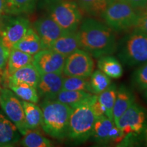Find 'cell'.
I'll return each mask as SVG.
<instances>
[{"label": "cell", "instance_id": "6da1fadb", "mask_svg": "<svg viewBox=\"0 0 147 147\" xmlns=\"http://www.w3.org/2000/svg\"><path fill=\"white\" fill-rule=\"evenodd\" d=\"M77 32L80 49L93 57L98 59L117 52L118 42L115 31L106 23L92 18H85L81 21Z\"/></svg>", "mask_w": 147, "mask_h": 147}, {"label": "cell", "instance_id": "7a4b0ae2", "mask_svg": "<svg viewBox=\"0 0 147 147\" xmlns=\"http://www.w3.org/2000/svg\"><path fill=\"white\" fill-rule=\"evenodd\" d=\"M41 127L48 136L58 140L67 138L69 117L73 109L56 100H42Z\"/></svg>", "mask_w": 147, "mask_h": 147}, {"label": "cell", "instance_id": "3957f363", "mask_svg": "<svg viewBox=\"0 0 147 147\" xmlns=\"http://www.w3.org/2000/svg\"><path fill=\"white\" fill-rule=\"evenodd\" d=\"M48 15L66 32H76L82 21L80 8L72 0H44Z\"/></svg>", "mask_w": 147, "mask_h": 147}, {"label": "cell", "instance_id": "277c9868", "mask_svg": "<svg viewBox=\"0 0 147 147\" xmlns=\"http://www.w3.org/2000/svg\"><path fill=\"white\" fill-rule=\"evenodd\" d=\"M118 57L124 64L134 67L147 62V34L136 29L118 42Z\"/></svg>", "mask_w": 147, "mask_h": 147}, {"label": "cell", "instance_id": "5b68a950", "mask_svg": "<svg viewBox=\"0 0 147 147\" xmlns=\"http://www.w3.org/2000/svg\"><path fill=\"white\" fill-rule=\"evenodd\" d=\"M96 98L91 102L82 104L73 109L69 117L67 138L80 144L86 142L91 137L97 119L91 104Z\"/></svg>", "mask_w": 147, "mask_h": 147}, {"label": "cell", "instance_id": "8992f818", "mask_svg": "<svg viewBox=\"0 0 147 147\" xmlns=\"http://www.w3.org/2000/svg\"><path fill=\"white\" fill-rule=\"evenodd\" d=\"M140 14L136 9L121 1L113 0L101 15L104 22L113 30L125 32L134 28Z\"/></svg>", "mask_w": 147, "mask_h": 147}, {"label": "cell", "instance_id": "52a82bcc", "mask_svg": "<svg viewBox=\"0 0 147 147\" xmlns=\"http://www.w3.org/2000/svg\"><path fill=\"white\" fill-rule=\"evenodd\" d=\"M115 124L124 134L125 138L138 136L147 129V112L134 102Z\"/></svg>", "mask_w": 147, "mask_h": 147}, {"label": "cell", "instance_id": "ba28073f", "mask_svg": "<svg viewBox=\"0 0 147 147\" xmlns=\"http://www.w3.org/2000/svg\"><path fill=\"white\" fill-rule=\"evenodd\" d=\"M30 27L29 20L21 15L6 14L0 16V37L10 50L25 36Z\"/></svg>", "mask_w": 147, "mask_h": 147}, {"label": "cell", "instance_id": "9c48e42d", "mask_svg": "<svg viewBox=\"0 0 147 147\" xmlns=\"http://www.w3.org/2000/svg\"><path fill=\"white\" fill-rule=\"evenodd\" d=\"M0 107L3 114L18 129L22 136L28 131L25 113L20 100L10 89L3 87L0 93Z\"/></svg>", "mask_w": 147, "mask_h": 147}, {"label": "cell", "instance_id": "30bf717a", "mask_svg": "<svg viewBox=\"0 0 147 147\" xmlns=\"http://www.w3.org/2000/svg\"><path fill=\"white\" fill-rule=\"evenodd\" d=\"M94 69L93 57L82 49H78L65 58L63 74L65 76L88 78Z\"/></svg>", "mask_w": 147, "mask_h": 147}, {"label": "cell", "instance_id": "8fae6325", "mask_svg": "<svg viewBox=\"0 0 147 147\" xmlns=\"http://www.w3.org/2000/svg\"><path fill=\"white\" fill-rule=\"evenodd\" d=\"M91 137L98 144H119L124 142V134L113 120L106 116L97 117L93 129Z\"/></svg>", "mask_w": 147, "mask_h": 147}, {"label": "cell", "instance_id": "7c38bea8", "mask_svg": "<svg viewBox=\"0 0 147 147\" xmlns=\"http://www.w3.org/2000/svg\"><path fill=\"white\" fill-rule=\"evenodd\" d=\"M65 57L51 49H42L33 56L32 64L40 74H63Z\"/></svg>", "mask_w": 147, "mask_h": 147}, {"label": "cell", "instance_id": "4fadbf2b", "mask_svg": "<svg viewBox=\"0 0 147 147\" xmlns=\"http://www.w3.org/2000/svg\"><path fill=\"white\" fill-rule=\"evenodd\" d=\"M33 27L41 41L42 49H50L53 42L66 32L49 15L36 20Z\"/></svg>", "mask_w": 147, "mask_h": 147}, {"label": "cell", "instance_id": "5bb4252c", "mask_svg": "<svg viewBox=\"0 0 147 147\" xmlns=\"http://www.w3.org/2000/svg\"><path fill=\"white\" fill-rule=\"evenodd\" d=\"M64 77L62 74L48 73L40 74L37 91L42 100H55L62 90Z\"/></svg>", "mask_w": 147, "mask_h": 147}, {"label": "cell", "instance_id": "9a60e30c", "mask_svg": "<svg viewBox=\"0 0 147 147\" xmlns=\"http://www.w3.org/2000/svg\"><path fill=\"white\" fill-rule=\"evenodd\" d=\"M40 74L32 63L17 69L7 78V88L17 84H28L37 87Z\"/></svg>", "mask_w": 147, "mask_h": 147}, {"label": "cell", "instance_id": "2e32d148", "mask_svg": "<svg viewBox=\"0 0 147 147\" xmlns=\"http://www.w3.org/2000/svg\"><path fill=\"white\" fill-rule=\"evenodd\" d=\"M21 135L16 127L0 111V146H14L20 141Z\"/></svg>", "mask_w": 147, "mask_h": 147}, {"label": "cell", "instance_id": "e0dca14e", "mask_svg": "<svg viewBox=\"0 0 147 147\" xmlns=\"http://www.w3.org/2000/svg\"><path fill=\"white\" fill-rule=\"evenodd\" d=\"M97 95L89 92L81 91L61 90L55 100L69 106L74 109L79 106L91 102L96 98Z\"/></svg>", "mask_w": 147, "mask_h": 147}, {"label": "cell", "instance_id": "ac0fdd59", "mask_svg": "<svg viewBox=\"0 0 147 147\" xmlns=\"http://www.w3.org/2000/svg\"><path fill=\"white\" fill-rule=\"evenodd\" d=\"M50 49L67 57L77 49H80L77 31L65 32L53 42Z\"/></svg>", "mask_w": 147, "mask_h": 147}, {"label": "cell", "instance_id": "d6986e66", "mask_svg": "<svg viewBox=\"0 0 147 147\" xmlns=\"http://www.w3.org/2000/svg\"><path fill=\"white\" fill-rule=\"evenodd\" d=\"M135 102V97L132 92L125 85H121L117 89V97L113 108V117L117 123L125 112Z\"/></svg>", "mask_w": 147, "mask_h": 147}, {"label": "cell", "instance_id": "ffe728a7", "mask_svg": "<svg viewBox=\"0 0 147 147\" xmlns=\"http://www.w3.org/2000/svg\"><path fill=\"white\" fill-rule=\"evenodd\" d=\"M12 49H18L34 56L42 50L41 41L34 29L30 27L25 36L14 45Z\"/></svg>", "mask_w": 147, "mask_h": 147}, {"label": "cell", "instance_id": "44dd1931", "mask_svg": "<svg viewBox=\"0 0 147 147\" xmlns=\"http://www.w3.org/2000/svg\"><path fill=\"white\" fill-rule=\"evenodd\" d=\"M32 55L24 53L18 49H12L10 50L6 66L4 69L7 78L17 69L32 63Z\"/></svg>", "mask_w": 147, "mask_h": 147}, {"label": "cell", "instance_id": "7402d4cb", "mask_svg": "<svg viewBox=\"0 0 147 147\" xmlns=\"http://www.w3.org/2000/svg\"><path fill=\"white\" fill-rule=\"evenodd\" d=\"M97 68L110 78L117 79L123 76V69L119 59L112 55L100 57L97 60Z\"/></svg>", "mask_w": 147, "mask_h": 147}, {"label": "cell", "instance_id": "603a6c76", "mask_svg": "<svg viewBox=\"0 0 147 147\" xmlns=\"http://www.w3.org/2000/svg\"><path fill=\"white\" fill-rule=\"evenodd\" d=\"M25 113L26 126L28 130L37 129L41 127L42 122V111L40 106L32 102L21 100Z\"/></svg>", "mask_w": 147, "mask_h": 147}, {"label": "cell", "instance_id": "cb8c5ba5", "mask_svg": "<svg viewBox=\"0 0 147 147\" xmlns=\"http://www.w3.org/2000/svg\"><path fill=\"white\" fill-rule=\"evenodd\" d=\"M37 0H7L5 12L11 15H21L32 12Z\"/></svg>", "mask_w": 147, "mask_h": 147}, {"label": "cell", "instance_id": "d4e9b609", "mask_svg": "<svg viewBox=\"0 0 147 147\" xmlns=\"http://www.w3.org/2000/svg\"><path fill=\"white\" fill-rule=\"evenodd\" d=\"M82 11L92 16H101L113 0H74Z\"/></svg>", "mask_w": 147, "mask_h": 147}, {"label": "cell", "instance_id": "484cf974", "mask_svg": "<svg viewBox=\"0 0 147 147\" xmlns=\"http://www.w3.org/2000/svg\"><path fill=\"white\" fill-rule=\"evenodd\" d=\"M20 144L24 147H51L53 146V142L45 136H43L37 129L28 130L23 138L20 141Z\"/></svg>", "mask_w": 147, "mask_h": 147}, {"label": "cell", "instance_id": "4316f807", "mask_svg": "<svg viewBox=\"0 0 147 147\" xmlns=\"http://www.w3.org/2000/svg\"><path fill=\"white\" fill-rule=\"evenodd\" d=\"M117 87L115 84H111L106 90L97 95V100L106 108L107 111V117L113 120V112L115 102L117 97Z\"/></svg>", "mask_w": 147, "mask_h": 147}, {"label": "cell", "instance_id": "83f0119b", "mask_svg": "<svg viewBox=\"0 0 147 147\" xmlns=\"http://www.w3.org/2000/svg\"><path fill=\"white\" fill-rule=\"evenodd\" d=\"M9 89L12 90L21 100L34 104H38L39 102L40 97L36 87L28 84H21L10 86L9 87Z\"/></svg>", "mask_w": 147, "mask_h": 147}, {"label": "cell", "instance_id": "f1b7e54d", "mask_svg": "<svg viewBox=\"0 0 147 147\" xmlns=\"http://www.w3.org/2000/svg\"><path fill=\"white\" fill-rule=\"evenodd\" d=\"M90 86L92 93L99 95L112 84L111 78L100 69L93 71L90 76Z\"/></svg>", "mask_w": 147, "mask_h": 147}, {"label": "cell", "instance_id": "f546056e", "mask_svg": "<svg viewBox=\"0 0 147 147\" xmlns=\"http://www.w3.org/2000/svg\"><path fill=\"white\" fill-rule=\"evenodd\" d=\"M62 90L81 91L92 93L89 80L87 78L80 77H64Z\"/></svg>", "mask_w": 147, "mask_h": 147}, {"label": "cell", "instance_id": "4dcf8cb0", "mask_svg": "<svg viewBox=\"0 0 147 147\" xmlns=\"http://www.w3.org/2000/svg\"><path fill=\"white\" fill-rule=\"evenodd\" d=\"M131 83L140 91L147 89V62L140 65L132 74Z\"/></svg>", "mask_w": 147, "mask_h": 147}, {"label": "cell", "instance_id": "1f68e13d", "mask_svg": "<svg viewBox=\"0 0 147 147\" xmlns=\"http://www.w3.org/2000/svg\"><path fill=\"white\" fill-rule=\"evenodd\" d=\"M10 53V50L5 47L0 37V70L5 69Z\"/></svg>", "mask_w": 147, "mask_h": 147}, {"label": "cell", "instance_id": "d6a6232c", "mask_svg": "<svg viewBox=\"0 0 147 147\" xmlns=\"http://www.w3.org/2000/svg\"><path fill=\"white\" fill-rule=\"evenodd\" d=\"M136 29L144 34H147V12L145 11L144 13L140 14L139 17L136 24L135 27Z\"/></svg>", "mask_w": 147, "mask_h": 147}, {"label": "cell", "instance_id": "836d02e7", "mask_svg": "<svg viewBox=\"0 0 147 147\" xmlns=\"http://www.w3.org/2000/svg\"><path fill=\"white\" fill-rule=\"evenodd\" d=\"M91 107L97 118L102 117V116H106L107 117V111H106V108L97 101V98L94 102L92 103Z\"/></svg>", "mask_w": 147, "mask_h": 147}, {"label": "cell", "instance_id": "e575fe53", "mask_svg": "<svg viewBox=\"0 0 147 147\" xmlns=\"http://www.w3.org/2000/svg\"><path fill=\"white\" fill-rule=\"evenodd\" d=\"M131 5L132 8L136 9H141L146 8L147 5V0H121Z\"/></svg>", "mask_w": 147, "mask_h": 147}, {"label": "cell", "instance_id": "d590c367", "mask_svg": "<svg viewBox=\"0 0 147 147\" xmlns=\"http://www.w3.org/2000/svg\"><path fill=\"white\" fill-rule=\"evenodd\" d=\"M7 78L5 74L4 69H1L0 70V93L1 91V85H3V87H6L7 85Z\"/></svg>", "mask_w": 147, "mask_h": 147}, {"label": "cell", "instance_id": "8d00e7d4", "mask_svg": "<svg viewBox=\"0 0 147 147\" xmlns=\"http://www.w3.org/2000/svg\"><path fill=\"white\" fill-rule=\"evenodd\" d=\"M6 2L7 0H0V16L3 15V14L5 12Z\"/></svg>", "mask_w": 147, "mask_h": 147}, {"label": "cell", "instance_id": "74e56055", "mask_svg": "<svg viewBox=\"0 0 147 147\" xmlns=\"http://www.w3.org/2000/svg\"><path fill=\"white\" fill-rule=\"evenodd\" d=\"M144 91V93H143V95H144V97L145 98V100L147 101V89H145Z\"/></svg>", "mask_w": 147, "mask_h": 147}, {"label": "cell", "instance_id": "f35d334b", "mask_svg": "<svg viewBox=\"0 0 147 147\" xmlns=\"http://www.w3.org/2000/svg\"><path fill=\"white\" fill-rule=\"evenodd\" d=\"M145 141H146V146H147V129L146 130V131H145Z\"/></svg>", "mask_w": 147, "mask_h": 147}, {"label": "cell", "instance_id": "ab89813d", "mask_svg": "<svg viewBox=\"0 0 147 147\" xmlns=\"http://www.w3.org/2000/svg\"><path fill=\"white\" fill-rule=\"evenodd\" d=\"M146 12H147V5H146Z\"/></svg>", "mask_w": 147, "mask_h": 147}]
</instances>
